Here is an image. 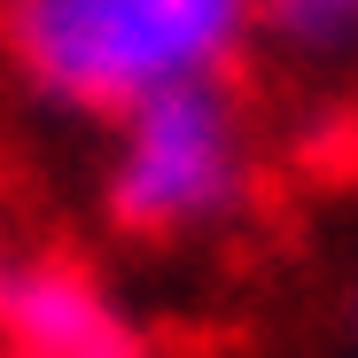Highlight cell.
<instances>
[{
  "label": "cell",
  "instance_id": "obj_1",
  "mask_svg": "<svg viewBox=\"0 0 358 358\" xmlns=\"http://www.w3.org/2000/svg\"><path fill=\"white\" fill-rule=\"evenodd\" d=\"M0 39L47 101L125 117L179 86H218L250 39V0H0Z\"/></svg>",
  "mask_w": 358,
  "mask_h": 358
},
{
  "label": "cell",
  "instance_id": "obj_2",
  "mask_svg": "<svg viewBox=\"0 0 358 358\" xmlns=\"http://www.w3.org/2000/svg\"><path fill=\"white\" fill-rule=\"evenodd\" d=\"M109 218L141 242H187L250 195V133L226 86H179L117 117L109 148Z\"/></svg>",
  "mask_w": 358,
  "mask_h": 358
},
{
  "label": "cell",
  "instance_id": "obj_3",
  "mask_svg": "<svg viewBox=\"0 0 358 358\" xmlns=\"http://www.w3.org/2000/svg\"><path fill=\"white\" fill-rule=\"evenodd\" d=\"M0 343L8 358H148L125 304L63 257L0 265Z\"/></svg>",
  "mask_w": 358,
  "mask_h": 358
},
{
  "label": "cell",
  "instance_id": "obj_4",
  "mask_svg": "<svg viewBox=\"0 0 358 358\" xmlns=\"http://www.w3.org/2000/svg\"><path fill=\"white\" fill-rule=\"evenodd\" d=\"M250 31L280 39L288 55H350L358 0H250Z\"/></svg>",
  "mask_w": 358,
  "mask_h": 358
}]
</instances>
